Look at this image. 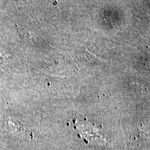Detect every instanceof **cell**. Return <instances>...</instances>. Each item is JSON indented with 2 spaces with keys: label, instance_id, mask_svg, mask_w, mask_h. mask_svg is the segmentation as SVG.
I'll use <instances>...</instances> for the list:
<instances>
[{
  "label": "cell",
  "instance_id": "cell-1",
  "mask_svg": "<svg viewBox=\"0 0 150 150\" xmlns=\"http://www.w3.org/2000/svg\"><path fill=\"white\" fill-rule=\"evenodd\" d=\"M5 126L12 132H14L16 129H18L20 122L13 116H9L6 119Z\"/></svg>",
  "mask_w": 150,
  "mask_h": 150
}]
</instances>
